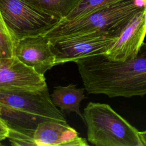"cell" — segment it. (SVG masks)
<instances>
[{"label": "cell", "mask_w": 146, "mask_h": 146, "mask_svg": "<svg viewBox=\"0 0 146 146\" xmlns=\"http://www.w3.org/2000/svg\"><path fill=\"white\" fill-rule=\"evenodd\" d=\"M32 6L60 19H64L81 0H23Z\"/></svg>", "instance_id": "obj_12"}, {"label": "cell", "mask_w": 146, "mask_h": 146, "mask_svg": "<svg viewBox=\"0 0 146 146\" xmlns=\"http://www.w3.org/2000/svg\"><path fill=\"white\" fill-rule=\"evenodd\" d=\"M84 90V88H76V85L72 83L66 86H57L50 95L51 99L54 104L62 112H75L83 120L80 106L81 102L86 98Z\"/></svg>", "instance_id": "obj_11"}, {"label": "cell", "mask_w": 146, "mask_h": 146, "mask_svg": "<svg viewBox=\"0 0 146 146\" xmlns=\"http://www.w3.org/2000/svg\"><path fill=\"white\" fill-rule=\"evenodd\" d=\"M0 116L9 129L33 131L46 120L67 122L54 104L48 87L36 91L0 90Z\"/></svg>", "instance_id": "obj_2"}, {"label": "cell", "mask_w": 146, "mask_h": 146, "mask_svg": "<svg viewBox=\"0 0 146 146\" xmlns=\"http://www.w3.org/2000/svg\"><path fill=\"white\" fill-rule=\"evenodd\" d=\"M139 135L144 144V145H146V130L143 131H139Z\"/></svg>", "instance_id": "obj_16"}, {"label": "cell", "mask_w": 146, "mask_h": 146, "mask_svg": "<svg viewBox=\"0 0 146 146\" xmlns=\"http://www.w3.org/2000/svg\"><path fill=\"white\" fill-rule=\"evenodd\" d=\"M146 0H123L83 17L61 19L45 33L55 38L92 32H105L119 35L128 21L144 6Z\"/></svg>", "instance_id": "obj_4"}, {"label": "cell", "mask_w": 146, "mask_h": 146, "mask_svg": "<svg viewBox=\"0 0 146 146\" xmlns=\"http://www.w3.org/2000/svg\"><path fill=\"white\" fill-rule=\"evenodd\" d=\"M17 42L7 28L0 9V59L14 55Z\"/></svg>", "instance_id": "obj_14"}, {"label": "cell", "mask_w": 146, "mask_h": 146, "mask_svg": "<svg viewBox=\"0 0 146 146\" xmlns=\"http://www.w3.org/2000/svg\"><path fill=\"white\" fill-rule=\"evenodd\" d=\"M5 22L17 40L43 34L61 19L23 0H0Z\"/></svg>", "instance_id": "obj_5"}, {"label": "cell", "mask_w": 146, "mask_h": 146, "mask_svg": "<svg viewBox=\"0 0 146 146\" xmlns=\"http://www.w3.org/2000/svg\"><path fill=\"white\" fill-rule=\"evenodd\" d=\"M9 130L6 122L0 116V142L7 139Z\"/></svg>", "instance_id": "obj_15"}, {"label": "cell", "mask_w": 146, "mask_h": 146, "mask_svg": "<svg viewBox=\"0 0 146 146\" xmlns=\"http://www.w3.org/2000/svg\"><path fill=\"white\" fill-rule=\"evenodd\" d=\"M87 140L96 146H144L138 129L110 105L90 102L84 108Z\"/></svg>", "instance_id": "obj_3"}, {"label": "cell", "mask_w": 146, "mask_h": 146, "mask_svg": "<svg viewBox=\"0 0 146 146\" xmlns=\"http://www.w3.org/2000/svg\"><path fill=\"white\" fill-rule=\"evenodd\" d=\"M34 146H87L86 139L67 122L46 120L39 123L33 133Z\"/></svg>", "instance_id": "obj_10"}, {"label": "cell", "mask_w": 146, "mask_h": 146, "mask_svg": "<svg viewBox=\"0 0 146 146\" xmlns=\"http://www.w3.org/2000/svg\"><path fill=\"white\" fill-rule=\"evenodd\" d=\"M123 0H81L78 5L63 19H78Z\"/></svg>", "instance_id": "obj_13"}, {"label": "cell", "mask_w": 146, "mask_h": 146, "mask_svg": "<svg viewBox=\"0 0 146 146\" xmlns=\"http://www.w3.org/2000/svg\"><path fill=\"white\" fill-rule=\"evenodd\" d=\"M47 87L44 75L15 55L0 59V90L36 91Z\"/></svg>", "instance_id": "obj_8"}, {"label": "cell", "mask_w": 146, "mask_h": 146, "mask_svg": "<svg viewBox=\"0 0 146 146\" xmlns=\"http://www.w3.org/2000/svg\"><path fill=\"white\" fill-rule=\"evenodd\" d=\"M118 35L105 32H92L49 38L55 55V66L82 58L104 54Z\"/></svg>", "instance_id": "obj_6"}, {"label": "cell", "mask_w": 146, "mask_h": 146, "mask_svg": "<svg viewBox=\"0 0 146 146\" xmlns=\"http://www.w3.org/2000/svg\"><path fill=\"white\" fill-rule=\"evenodd\" d=\"M146 36V2L125 25L117 38L104 54L110 60L125 61L135 58Z\"/></svg>", "instance_id": "obj_7"}, {"label": "cell", "mask_w": 146, "mask_h": 146, "mask_svg": "<svg viewBox=\"0 0 146 146\" xmlns=\"http://www.w3.org/2000/svg\"><path fill=\"white\" fill-rule=\"evenodd\" d=\"M14 55L41 75H44L48 70L55 66L56 58L50 40L42 35L18 40Z\"/></svg>", "instance_id": "obj_9"}, {"label": "cell", "mask_w": 146, "mask_h": 146, "mask_svg": "<svg viewBox=\"0 0 146 146\" xmlns=\"http://www.w3.org/2000/svg\"><path fill=\"white\" fill-rule=\"evenodd\" d=\"M78 71L84 88L89 94H104L110 98L146 94V43L137 55L125 61H114L104 54L77 60Z\"/></svg>", "instance_id": "obj_1"}]
</instances>
